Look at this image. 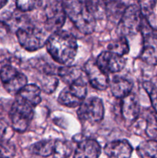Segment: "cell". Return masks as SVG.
<instances>
[{
  "mask_svg": "<svg viewBox=\"0 0 157 158\" xmlns=\"http://www.w3.org/2000/svg\"><path fill=\"white\" fill-rule=\"evenodd\" d=\"M46 46L52 59L63 66H71L78 51L76 39L72 33L64 30L51 34Z\"/></svg>",
  "mask_w": 157,
  "mask_h": 158,
  "instance_id": "6da1fadb",
  "label": "cell"
},
{
  "mask_svg": "<svg viewBox=\"0 0 157 158\" xmlns=\"http://www.w3.org/2000/svg\"><path fill=\"white\" fill-rule=\"evenodd\" d=\"M66 16L82 33L89 35L95 29L96 19L87 8L85 1L62 2Z\"/></svg>",
  "mask_w": 157,
  "mask_h": 158,
  "instance_id": "7a4b0ae2",
  "label": "cell"
},
{
  "mask_svg": "<svg viewBox=\"0 0 157 158\" xmlns=\"http://www.w3.org/2000/svg\"><path fill=\"white\" fill-rule=\"evenodd\" d=\"M16 37L20 46L30 52L42 48L49 38L45 31L34 25L20 26L16 30Z\"/></svg>",
  "mask_w": 157,
  "mask_h": 158,
  "instance_id": "3957f363",
  "label": "cell"
},
{
  "mask_svg": "<svg viewBox=\"0 0 157 158\" xmlns=\"http://www.w3.org/2000/svg\"><path fill=\"white\" fill-rule=\"evenodd\" d=\"M34 110L33 106L16 97L9 112L12 129L18 133L25 132L33 119Z\"/></svg>",
  "mask_w": 157,
  "mask_h": 158,
  "instance_id": "277c9868",
  "label": "cell"
},
{
  "mask_svg": "<svg viewBox=\"0 0 157 158\" xmlns=\"http://www.w3.org/2000/svg\"><path fill=\"white\" fill-rule=\"evenodd\" d=\"M143 21V16L139 6L131 5L127 6L118 23L117 32L120 36L127 37L135 35L141 30Z\"/></svg>",
  "mask_w": 157,
  "mask_h": 158,
  "instance_id": "5b68a950",
  "label": "cell"
},
{
  "mask_svg": "<svg viewBox=\"0 0 157 158\" xmlns=\"http://www.w3.org/2000/svg\"><path fill=\"white\" fill-rule=\"evenodd\" d=\"M105 108L103 100L96 97L86 99L78 106L77 114L80 120L85 123L95 124L103 120Z\"/></svg>",
  "mask_w": 157,
  "mask_h": 158,
  "instance_id": "8992f818",
  "label": "cell"
},
{
  "mask_svg": "<svg viewBox=\"0 0 157 158\" xmlns=\"http://www.w3.org/2000/svg\"><path fill=\"white\" fill-rule=\"evenodd\" d=\"M0 80L9 94L16 96L27 85V77L11 65H5L0 69Z\"/></svg>",
  "mask_w": 157,
  "mask_h": 158,
  "instance_id": "52a82bcc",
  "label": "cell"
},
{
  "mask_svg": "<svg viewBox=\"0 0 157 158\" xmlns=\"http://www.w3.org/2000/svg\"><path fill=\"white\" fill-rule=\"evenodd\" d=\"M45 28L52 33L61 30L66 19L62 2L48 1L44 6Z\"/></svg>",
  "mask_w": 157,
  "mask_h": 158,
  "instance_id": "ba28073f",
  "label": "cell"
},
{
  "mask_svg": "<svg viewBox=\"0 0 157 158\" xmlns=\"http://www.w3.org/2000/svg\"><path fill=\"white\" fill-rule=\"evenodd\" d=\"M86 95L87 85L83 80L65 87L58 95V102L67 107H77L86 100Z\"/></svg>",
  "mask_w": 157,
  "mask_h": 158,
  "instance_id": "9c48e42d",
  "label": "cell"
},
{
  "mask_svg": "<svg viewBox=\"0 0 157 158\" xmlns=\"http://www.w3.org/2000/svg\"><path fill=\"white\" fill-rule=\"evenodd\" d=\"M86 77L91 86L98 90H105L109 86V77L107 73L103 72L93 60L86 62L83 67Z\"/></svg>",
  "mask_w": 157,
  "mask_h": 158,
  "instance_id": "30bf717a",
  "label": "cell"
},
{
  "mask_svg": "<svg viewBox=\"0 0 157 158\" xmlns=\"http://www.w3.org/2000/svg\"><path fill=\"white\" fill-rule=\"evenodd\" d=\"M96 64L106 73H116L124 69L126 60L109 51H104L98 56Z\"/></svg>",
  "mask_w": 157,
  "mask_h": 158,
  "instance_id": "8fae6325",
  "label": "cell"
},
{
  "mask_svg": "<svg viewBox=\"0 0 157 158\" xmlns=\"http://www.w3.org/2000/svg\"><path fill=\"white\" fill-rule=\"evenodd\" d=\"M120 110L123 121L129 126L133 124L141 114L139 99L134 94L131 93L122 99Z\"/></svg>",
  "mask_w": 157,
  "mask_h": 158,
  "instance_id": "7c38bea8",
  "label": "cell"
},
{
  "mask_svg": "<svg viewBox=\"0 0 157 158\" xmlns=\"http://www.w3.org/2000/svg\"><path fill=\"white\" fill-rule=\"evenodd\" d=\"M132 151V147L126 140H113L104 148V152L108 158H130Z\"/></svg>",
  "mask_w": 157,
  "mask_h": 158,
  "instance_id": "4fadbf2b",
  "label": "cell"
},
{
  "mask_svg": "<svg viewBox=\"0 0 157 158\" xmlns=\"http://www.w3.org/2000/svg\"><path fill=\"white\" fill-rule=\"evenodd\" d=\"M102 148L94 139H85L78 143L74 151L73 158H99Z\"/></svg>",
  "mask_w": 157,
  "mask_h": 158,
  "instance_id": "5bb4252c",
  "label": "cell"
},
{
  "mask_svg": "<svg viewBox=\"0 0 157 158\" xmlns=\"http://www.w3.org/2000/svg\"><path fill=\"white\" fill-rule=\"evenodd\" d=\"M138 120L143 123L144 133L149 140H157V114L150 109L144 110Z\"/></svg>",
  "mask_w": 157,
  "mask_h": 158,
  "instance_id": "9a60e30c",
  "label": "cell"
},
{
  "mask_svg": "<svg viewBox=\"0 0 157 158\" xmlns=\"http://www.w3.org/2000/svg\"><path fill=\"white\" fill-rule=\"evenodd\" d=\"M109 88L114 97L122 100L132 93L133 84L128 79L116 76L110 80Z\"/></svg>",
  "mask_w": 157,
  "mask_h": 158,
  "instance_id": "2e32d148",
  "label": "cell"
},
{
  "mask_svg": "<svg viewBox=\"0 0 157 158\" xmlns=\"http://www.w3.org/2000/svg\"><path fill=\"white\" fill-rule=\"evenodd\" d=\"M84 71L77 66H63L58 67V76L62 81L69 85L85 80Z\"/></svg>",
  "mask_w": 157,
  "mask_h": 158,
  "instance_id": "e0dca14e",
  "label": "cell"
},
{
  "mask_svg": "<svg viewBox=\"0 0 157 158\" xmlns=\"http://www.w3.org/2000/svg\"><path fill=\"white\" fill-rule=\"evenodd\" d=\"M41 94V89L36 84H27L17 94L16 97L25 100L35 108L42 101Z\"/></svg>",
  "mask_w": 157,
  "mask_h": 158,
  "instance_id": "ac0fdd59",
  "label": "cell"
},
{
  "mask_svg": "<svg viewBox=\"0 0 157 158\" xmlns=\"http://www.w3.org/2000/svg\"><path fill=\"white\" fill-rule=\"evenodd\" d=\"M106 2V15L109 19L115 23L119 22L126 7L122 2L109 1Z\"/></svg>",
  "mask_w": 157,
  "mask_h": 158,
  "instance_id": "d6986e66",
  "label": "cell"
},
{
  "mask_svg": "<svg viewBox=\"0 0 157 158\" xmlns=\"http://www.w3.org/2000/svg\"><path fill=\"white\" fill-rule=\"evenodd\" d=\"M39 77L37 78V86L39 87L42 92L45 94H52L58 86V80L56 76L40 73Z\"/></svg>",
  "mask_w": 157,
  "mask_h": 158,
  "instance_id": "ffe728a7",
  "label": "cell"
},
{
  "mask_svg": "<svg viewBox=\"0 0 157 158\" xmlns=\"http://www.w3.org/2000/svg\"><path fill=\"white\" fill-rule=\"evenodd\" d=\"M73 151H75V150L72 142L64 140H55L52 157L69 158Z\"/></svg>",
  "mask_w": 157,
  "mask_h": 158,
  "instance_id": "44dd1931",
  "label": "cell"
},
{
  "mask_svg": "<svg viewBox=\"0 0 157 158\" xmlns=\"http://www.w3.org/2000/svg\"><path fill=\"white\" fill-rule=\"evenodd\" d=\"M136 151L141 158H157V140L142 142L137 147Z\"/></svg>",
  "mask_w": 157,
  "mask_h": 158,
  "instance_id": "7402d4cb",
  "label": "cell"
},
{
  "mask_svg": "<svg viewBox=\"0 0 157 158\" xmlns=\"http://www.w3.org/2000/svg\"><path fill=\"white\" fill-rule=\"evenodd\" d=\"M55 140H43L32 145V151L36 155L47 157L52 155L54 152Z\"/></svg>",
  "mask_w": 157,
  "mask_h": 158,
  "instance_id": "603a6c76",
  "label": "cell"
},
{
  "mask_svg": "<svg viewBox=\"0 0 157 158\" xmlns=\"http://www.w3.org/2000/svg\"><path fill=\"white\" fill-rule=\"evenodd\" d=\"M108 51L123 56L129 52V46L126 37L119 36L108 46Z\"/></svg>",
  "mask_w": 157,
  "mask_h": 158,
  "instance_id": "cb8c5ba5",
  "label": "cell"
},
{
  "mask_svg": "<svg viewBox=\"0 0 157 158\" xmlns=\"http://www.w3.org/2000/svg\"><path fill=\"white\" fill-rule=\"evenodd\" d=\"M87 8L95 19H101L106 15V2L103 1H86Z\"/></svg>",
  "mask_w": 157,
  "mask_h": 158,
  "instance_id": "d4e9b609",
  "label": "cell"
},
{
  "mask_svg": "<svg viewBox=\"0 0 157 158\" xmlns=\"http://www.w3.org/2000/svg\"><path fill=\"white\" fill-rule=\"evenodd\" d=\"M143 89L147 93L154 111L157 114V87L150 81H145L143 83Z\"/></svg>",
  "mask_w": 157,
  "mask_h": 158,
  "instance_id": "484cf974",
  "label": "cell"
},
{
  "mask_svg": "<svg viewBox=\"0 0 157 158\" xmlns=\"http://www.w3.org/2000/svg\"><path fill=\"white\" fill-rule=\"evenodd\" d=\"M16 154L15 147L7 140L0 143V158H14Z\"/></svg>",
  "mask_w": 157,
  "mask_h": 158,
  "instance_id": "4316f807",
  "label": "cell"
},
{
  "mask_svg": "<svg viewBox=\"0 0 157 158\" xmlns=\"http://www.w3.org/2000/svg\"><path fill=\"white\" fill-rule=\"evenodd\" d=\"M140 58L149 65L157 64L156 52L152 46H146L142 52Z\"/></svg>",
  "mask_w": 157,
  "mask_h": 158,
  "instance_id": "83f0119b",
  "label": "cell"
},
{
  "mask_svg": "<svg viewBox=\"0 0 157 158\" xmlns=\"http://www.w3.org/2000/svg\"><path fill=\"white\" fill-rule=\"evenodd\" d=\"M42 4L41 1H33V0H29V1H17L15 2L16 7L20 12H29L34 9H37Z\"/></svg>",
  "mask_w": 157,
  "mask_h": 158,
  "instance_id": "f1b7e54d",
  "label": "cell"
},
{
  "mask_svg": "<svg viewBox=\"0 0 157 158\" xmlns=\"http://www.w3.org/2000/svg\"><path fill=\"white\" fill-rule=\"evenodd\" d=\"M156 1H139V7L142 15L147 19L148 17L150 16L153 12Z\"/></svg>",
  "mask_w": 157,
  "mask_h": 158,
  "instance_id": "f546056e",
  "label": "cell"
},
{
  "mask_svg": "<svg viewBox=\"0 0 157 158\" xmlns=\"http://www.w3.org/2000/svg\"><path fill=\"white\" fill-rule=\"evenodd\" d=\"M10 31V28L6 23L0 21V38L6 36Z\"/></svg>",
  "mask_w": 157,
  "mask_h": 158,
  "instance_id": "4dcf8cb0",
  "label": "cell"
},
{
  "mask_svg": "<svg viewBox=\"0 0 157 158\" xmlns=\"http://www.w3.org/2000/svg\"><path fill=\"white\" fill-rule=\"evenodd\" d=\"M151 35H152V36H153V38L157 39V29H155V28H153V29H152V34H151Z\"/></svg>",
  "mask_w": 157,
  "mask_h": 158,
  "instance_id": "1f68e13d",
  "label": "cell"
},
{
  "mask_svg": "<svg viewBox=\"0 0 157 158\" xmlns=\"http://www.w3.org/2000/svg\"><path fill=\"white\" fill-rule=\"evenodd\" d=\"M7 3H8L7 1H5V0H0V9H1L2 8L4 7Z\"/></svg>",
  "mask_w": 157,
  "mask_h": 158,
  "instance_id": "d6a6232c",
  "label": "cell"
},
{
  "mask_svg": "<svg viewBox=\"0 0 157 158\" xmlns=\"http://www.w3.org/2000/svg\"><path fill=\"white\" fill-rule=\"evenodd\" d=\"M0 83H1V80H0Z\"/></svg>",
  "mask_w": 157,
  "mask_h": 158,
  "instance_id": "836d02e7",
  "label": "cell"
}]
</instances>
